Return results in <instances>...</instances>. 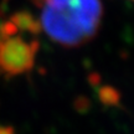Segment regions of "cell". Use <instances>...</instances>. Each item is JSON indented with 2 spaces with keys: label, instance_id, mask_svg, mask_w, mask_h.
<instances>
[{
  "label": "cell",
  "instance_id": "obj_5",
  "mask_svg": "<svg viewBox=\"0 0 134 134\" xmlns=\"http://www.w3.org/2000/svg\"><path fill=\"white\" fill-rule=\"evenodd\" d=\"M133 1H134V0H133Z\"/></svg>",
  "mask_w": 134,
  "mask_h": 134
},
{
  "label": "cell",
  "instance_id": "obj_3",
  "mask_svg": "<svg viewBox=\"0 0 134 134\" xmlns=\"http://www.w3.org/2000/svg\"><path fill=\"white\" fill-rule=\"evenodd\" d=\"M99 97L105 104H117L119 102V93L112 87H103L99 91Z\"/></svg>",
  "mask_w": 134,
  "mask_h": 134
},
{
  "label": "cell",
  "instance_id": "obj_2",
  "mask_svg": "<svg viewBox=\"0 0 134 134\" xmlns=\"http://www.w3.org/2000/svg\"><path fill=\"white\" fill-rule=\"evenodd\" d=\"M37 45L26 42L20 36L0 37V70L5 75H23L35 63Z\"/></svg>",
  "mask_w": 134,
  "mask_h": 134
},
{
  "label": "cell",
  "instance_id": "obj_1",
  "mask_svg": "<svg viewBox=\"0 0 134 134\" xmlns=\"http://www.w3.org/2000/svg\"><path fill=\"white\" fill-rule=\"evenodd\" d=\"M38 27L53 42L78 47L91 41L103 19L102 0H35Z\"/></svg>",
  "mask_w": 134,
  "mask_h": 134
},
{
  "label": "cell",
  "instance_id": "obj_4",
  "mask_svg": "<svg viewBox=\"0 0 134 134\" xmlns=\"http://www.w3.org/2000/svg\"><path fill=\"white\" fill-rule=\"evenodd\" d=\"M0 134H14L11 128H4V127H0Z\"/></svg>",
  "mask_w": 134,
  "mask_h": 134
}]
</instances>
